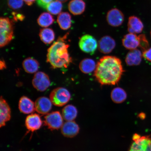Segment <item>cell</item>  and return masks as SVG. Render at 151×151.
Instances as JSON below:
<instances>
[{"label": "cell", "mask_w": 151, "mask_h": 151, "mask_svg": "<svg viewBox=\"0 0 151 151\" xmlns=\"http://www.w3.org/2000/svg\"><path fill=\"white\" fill-rule=\"evenodd\" d=\"M124 69L121 61L113 56H105L100 59L96 65L94 76L101 85H114L122 76Z\"/></svg>", "instance_id": "1"}, {"label": "cell", "mask_w": 151, "mask_h": 151, "mask_svg": "<svg viewBox=\"0 0 151 151\" xmlns=\"http://www.w3.org/2000/svg\"><path fill=\"white\" fill-rule=\"evenodd\" d=\"M65 37L58 38L47 50V62L54 68H67L72 61L68 50L69 45L65 42Z\"/></svg>", "instance_id": "2"}, {"label": "cell", "mask_w": 151, "mask_h": 151, "mask_svg": "<svg viewBox=\"0 0 151 151\" xmlns=\"http://www.w3.org/2000/svg\"><path fill=\"white\" fill-rule=\"evenodd\" d=\"M14 37L13 22L7 18L0 19V46L1 48L8 45Z\"/></svg>", "instance_id": "3"}, {"label": "cell", "mask_w": 151, "mask_h": 151, "mask_svg": "<svg viewBox=\"0 0 151 151\" xmlns=\"http://www.w3.org/2000/svg\"><path fill=\"white\" fill-rule=\"evenodd\" d=\"M71 95L68 90L62 87L55 88L51 92L50 99L53 104L56 106L61 107L70 101Z\"/></svg>", "instance_id": "4"}, {"label": "cell", "mask_w": 151, "mask_h": 151, "mask_svg": "<svg viewBox=\"0 0 151 151\" xmlns=\"http://www.w3.org/2000/svg\"><path fill=\"white\" fill-rule=\"evenodd\" d=\"M132 139L133 142L129 151H151V137L135 134Z\"/></svg>", "instance_id": "5"}, {"label": "cell", "mask_w": 151, "mask_h": 151, "mask_svg": "<svg viewBox=\"0 0 151 151\" xmlns=\"http://www.w3.org/2000/svg\"><path fill=\"white\" fill-rule=\"evenodd\" d=\"M44 122V125L50 130H58L63 125V117L59 111H55L45 116Z\"/></svg>", "instance_id": "6"}, {"label": "cell", "mask_w": 151, "mask_h": 151, "mask_svg": "<svg viewBox=\"0 0 151 151\" xmlns=\"http://www.w3.org/2000/svg\"><path fill=\"white\" fill-rule=\"evenodd\" d=\"M79 46L83 52L92 54L96 51L98 45L97 40L93 36L89 35H85L81 37Z\"/></svg>", "instance_id": "7"}, {"label": "cell", "mask_w": 151, "mask_h": 151, "mask_svg": "<svg viewBox=\"0 0 151 151\" xmlns=\"http://www.w3.org/2000/svg\"><path fill=\"white\" fill-rule=\"evenodd\" d=\"M32 83L34 87L38 91L41 92L46 91L50 85L48 76L41 71L35 73Z\"/></svg>", "instance_id": "8"}, {"label": "cell", "mask_w": 151, "mask_h": 151, "mask_svg": "<svg viewBox=\"0 0 151 151\" xmlns=\"http://www.w3.org/2000/svg\"><path fill=\"white\" fill-rule=\"evenodd\" d=\"M106 20L109 25L114 27H119L124 22V14L119 9H112L107 13Z\"/></svg>", "instance_id": "9"}, {"label": "cell", "mask_w": 151, "mask_h": 151, "mask_svg": "<svg viewBox=\"0 0 151 151\" xmlns=\"http://www.w3.org/2000/svg\"><path fill=\"white\" fill-rule=\"evenodd\" d=\"M42 121L40 116L37 114H32L28 116L25 120V126L28 131L33 132L41 128L42 124Z\"/></svg>", "instance_id": "10"}, {"label": "cell", "mask_w": 151, "mask_h": 151, "mask_svg": "<svg viewBox=\"0 0 151 151\" xmlns=\"http://www.w3.org/2000/svg\"><path fill=\"white\" fill-rule=\"evenodd\" d=\"M52 102L50 99L45 97L38 98L35 103V110L39 114H47L52 108Z\"/></svg>", "instance_id": "11"}, {"label": "cell", "mask_w": 151, "mask_h": 151, "mask_svg": "<svg viewBox=\"0 0 151 151\" xmlns=\"http://www.w3.org/2000/svg\"><path fill=\"white\" fill-rule=\"evenodd\" d=\"M116 46L114 40L109 36H105L100 39L98 47L100 52L103 53H109L114 50Z\"/></svg>", "instance_id": "12"}, {"label": "cell", "mask_w": 151, "mask_h": 151, "mask_svg": "<svg viewBox=\"0 0 151 151\" xmlns=\"http://www.w3.org/2000/svg\"><path fill=\"white\" fill-rule=\"evenodd\" d=\"M61 133L64 136L69 138L76 136L79 133L80 128L74 121H67L61 128Z\"/></svg>", "instance_id": "13"}, {"label": "cell", "mask_w": 151, "mask_h": 151, "mask_svg": "<svg viewBox=\"0 0 151 151\" xmlns=\"http://www.w3.org/2000/svg\"><path fill=\"white\" fill-rule=\"evenodd\" d=\"M0 127H4L6 123L10 120L11 111L10 107L6 101L1 96L0 99Z\"/></svg>", "instance_id": "14"}, {"label": "cell", "mask_w": 151, "mask_h": 151, "mask_svg": "<svg viewBox=\"0 0 151 151\" xmlns=\"http://www.w3.org/2000/svg\"><path fill=\"white\" fill-rule=\"evenodd\" d=\"M122 45L128 50H133L140 46V39L136 34L129 33L124 35L122 40Z\"/></svg>", "instance_id": "15"}, {"label": "cell", "mask_w": 151, "mask_h": 151, "mask_svg": "<svg viewBox=\"0 0 151 151\" xmlns=\"http://www.w3.org/2000/svg\"><path fill=\"white\" fill-rule=\"evenodd\" d=\"M19 109L21 112L24 114H29L35 110V103L26 96H22L19 102Z\"/></svg>", "instance_id": "16"}, {"label": "cell", "mask_w": 151, "mask_h": 151, "mask_svg": "<svg viewBox=\"0 0 151 151\" xmlns=\"http://www.w3.org/2000/svg\"><path fill=\"white\" fill-rule=\"evenodd\" d=\"M143 28L144 25L140 19L135 16L129 17L128 23V30L129 33H141Z\"/></svg>", "instance_id": "17"}, {"label": "cell", "mask_w": 151, "mask_h": 151, "mask_svg": "<svg viewBox=\"0 0 151 151\" xmlns=\"http://www.w3.org/2000/svg\"><path fill=\"white\" fill-rule=\"evenodd\" d=\"M142 54L137 49L131 50L128 53L126 58V62L128 65H137L141 63Z\"/></svg>", "instance_id": "18"}, {"label": "cell", "mask_w": 151, "mask_h": 151, "mask_svg": "<svg viewBox=\"0 0 151 151\" xmlns=\"http://www.w3.org/2000/svg\"><path fill=\"white\" fill-rule=\"evenodd\" d=\"M86 8V3L83 0H72L68 4L70 12L74 15L82 14Z\"/></svg>", "instance_id": "19"}, {"label": "cell", "mask_w": 151, "mask_h": 151, "mask_svg": "<svg viewBox=\"0 0 151 151\" xmlns=\"http://www.w3.org/2000/svg\"><path fill=\"white\" fill-rule=\"evenodd\" d=\"M22 67L26 73H36L39 67V63L37 60L32 58H26L22 62Z\"/></svg>", "instance_id": "20"}, {"label": "cell", "mask_w": 151, "mask_h": 151, "mask_svg": "<svg viewBox=\"0 0 151 151\" xmlns=\"http://www.w3.org/2000/svg\"><path fill=\"white\" fill-rule=\"evenodd\" d=\"M78 113L77 109L74 106L68 105L66 106L62 110V116L67 121H72L76 118Z\"/></svg>", "instance_id": "21"}, {"label": "cell", "mask_w": 151, "mask_h": 151, "mask_svg": "<svg viewBox=\"0 0 151 151\" xmlns=\"http://www.w3.org/2000/svg\"><path fill=\"white\" fill-rule=\"evenodd\" d=\"M57 22L62 29L65 30L69 29L71 25V15L67 12L61 13L58 17Z\"/></svg>", "instance_id": "22"}, {"label": "cell", "mask_w": 151, "mask_h": 151, "mask_svg": "<svg viewBox=\"0 0 151 151\" xmlns=\"http://www.w3.org/2000/svg\"><path fill=\"white\" fill-rule=\"evenodd\" d=\"M96 65L93 60L90 58H85L80 62L79 68L82 73L88 74L96 69Z\"/></svg>", "instance_id": "23"}, {"label": "cell", "mask_w": 151, "mask_h": 151, "mask_svg": "<svg viewBox=\"0 0 151 151\" xmlns=\"http://www.w3.org/2000/svg\"><path fill=\"white\" fill-rule=\"evenodd\" d=\"M111 97L112 101L116 104L121 103L125 101L127 97L126 92L122 88H116L111 92Z\"/></svg>", "instance_id": "24"}, {"label": "cell", "mask_w": 151, "mask_h": 151, "mask_svg": "<svg viewBox=\"0 0 151 151\" xmlns=\"http://www.w3.org/2000/svg\"><path fill=\"white\" fill-rule=\"evenodd\" d=\"M39 36L41 40L45 44H50L54 40L55 35L51 28H45L40 30Z\"/></svg>", "instance_id": "25"}, {"label": "cell", "mask_w": 151, "mask_h": 151, "mask_svg": "<svg viewBox=\"0 0 151 151\" xmlns=\"http://www.w3.org/2000/svg\"><path fill=\"white\" fill-rule=\"evenodd\" d=\"M54 21L51 15L48 13L44 12L37 19V22L41 27H46L51 25Z\"/></svg>", "instance_id": "26"}, {"label": "cell", "mask_w": 151, "mask_h": 151, "mask_svg": "<svg viewBox=\"0 0 151 151\" xmlns=\"http://www.w3.org/2000/svg\"><path fill=\"white\" fill-rule=\"evenodd\" d=\"M62 4L61 1L56 0L47 5L46 9L50 14L57 15L60 14L62 10Z\"/></svg>", "instance_id": "27"}, {"label": "cell", "mask_w": 151, "mask_h": 151, "mask_svg": "<svg viewBox=\"0 0 151 151\" xmlns=\"http://www.w3.org/2000/svg\"><path fill=\"white\" fill-rule=\"evenodd\" d=\"M23 0H7V4L10 8L17 9L22 7L23 4Z\"/></svg>", "instance_id": "28"}, {"label": "cell", "mask_w": 151, "mask_h": 151, "mask_svg": "<svg viewBox=\"0 0 151 151\" xmlns=\"http://www.w3.org/2000/svg\"><path fill=\"white\" fill-rule=\"evenodd\" d=\"M139 39H140V46L139 47L144 51L148 49L149 45L148 41L144 35H139Z\"/></svg>", "instance_id": "29"}, {"label": "cell", "mask_w": 151, "mask_h": 151, "mask_svg": "<svg viewBox=\"0 0 151 151\" xmlns=\"http://www.w3.org/2000/svg\"><path fill=\"white\" fill-rule=\"evenodd\" d=\"M38 5L42 8L46 9L47 7L49 4L52 2L53 0H37Z\"/></svg>", "instance_id": "30"}, {"label": "cell", "mask_w": 151, "mask_h": 151, "mask_svg": "<svg viewBox=\"0 0 151 151\" xmlns=\"http://www.w3.org/2000/svg\"><path fill=\"white\" fill-rule=\"evenodd\" d=\"M142 56L145 59L151 62V48L143 51Z\"/></svg>", "instance_id": "31"}, {"label": "cell", "mask_w": 151, "mask_h": 151, "mask_svg": "<svg viewBox=\"0 0 151 151\" xmlns=\"http://www.w3.org/2000/svg\"><path fill=\"white\" fill-rule=\"evenodd\" d=\"M0 68H1V70H2L6 68V63L3 60H1V62H0Z\"/></svg>", "instance_id": "32"}, {"label": "cell", "mask_w": 151, "mask_h": 151, "mask_svg": "<svg viewBox=\"0 0 151 151\" xmlns=\"http://www.w3.org/2000/svg\"><path fill=\"white\" fill-rule=\"evenodd\" d=\"M23 1L28 5L31 6L35 2V0H23Z\"/></svg>", "instance_id": "33"}, {"label": "cell", "mask_w": 151, "mask_h": 151, "mask_svg": "<svg viewBox=\"0 0 151 151\" xmlns=\"http://www.w3.org/2000/svg\"><path fill=\"white\" fill-rule=\"evenodd\" d=\"M14 18L16 19L22 20L24 18V17L22 15L18 14L17 15H16V16H15Z\"/></svg>", "instance_id": "34"}, {"label": "cell", "mask_w": 151, "mask_h": 151, "mask_svg": "<svg viewBox=\"0 0 151 151\" xmlns=\"http://www.w3.org/2000/svg\"><path fill=\"white\" fill-rule=\"evenodd\" d=\"M57 1H61V2H65L67 1L68 0H57Z\"/></svg>", "instance_id": "35"}, {"label": "cell", "mask_w": 151, "mask_h": 151, "mask_svg": "<svg viewBox=\"0 0 151 151\" xmlns=\"http://www.w3.org/2000/svg\"></svg>", "instance_id": "36"}]
</instances>
